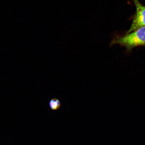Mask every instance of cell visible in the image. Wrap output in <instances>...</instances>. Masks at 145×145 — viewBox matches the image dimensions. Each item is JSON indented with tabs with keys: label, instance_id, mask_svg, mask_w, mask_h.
Returning <instances> with one entry per match:
<instances>
[{
	"label": "cell",
	"instance_id": "1",
	"mask_svg": "<svg viewBox=\"0 0 145 145\" xmlns=\"http://www.w3.org/2000/svg\"><path fill=\"white\" fill-rule=\"evenodd\" d=\"M117 44L125 47L129 52L135 47L145 46V27L116 38L111 42V45Z\"/></svg>",
	"mask_w": 145,
	"mask_h": 145
},
{
	"label": "cell",
	"instance_id": "2",
	"mask_svg": "<svg viewBox=\"0 0 145 145\" xmlns=\"http://www.w3.org/2000/svg\"><path fill=\"white\" fill-rule=\"evenodd\" d=\"M133 1L136 7V12L131 26L126 34L145 27V6L141 4L138 0H133Z\"/></svg>",
	"mask_w": 145,
	"mask_h": 145
},
{
	"label": "cell",
	"instance_id": "3",
	"mask_svg": "<svg viewBox=\"0 0 145 145\" xmlns=\"http://www.w3.org/2000/svg\"><path fill=\"white\" fill-rule=\"evenodd\" d=\"M49 106L51 109L52 110H57L60 108L61 103L59 99H53L50 101Z\"/></svg>",
	"mask_w": 145,
	"mask_h": 145
}]
</instances>
